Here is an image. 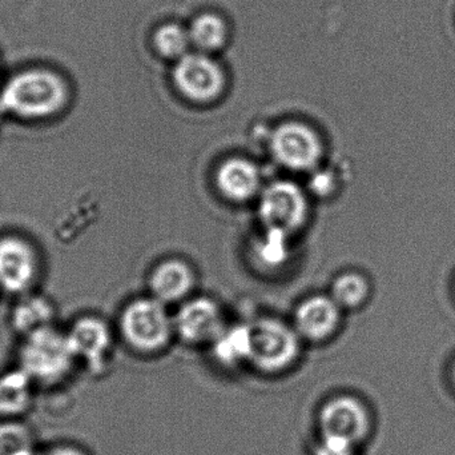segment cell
I'll use <instances>...</instances> for the list:
<instances>
[{
    "instance_id": "1",
    "label": "cell",
    "mask_w": 455,
    "mask_h": 455,
    "mask_svg": "<svg viewBox=\"0 0 455 455\" xmlns=\"http://www.w3.org/2000/svg\"><path fill=\"white\" fill-rule=\"evenodd\" d=\"M74 101V88L55 67L32 64L0 82V115L26 125H43L63 117Z\"/></svg>"
},
{
    "instance_id": "2",
    "label": "cell",
    "mask_w": 455,
    "mask_h": 455,
    "mask_svg": "<svg viewBox=\"0 0 455 455\" xmlns=\"http://www.w3.org/2000/svg\"><path fill=\"white\" fill-rule=\"evenodd\" d=\"M19 366L35 385H56L64 381L76 365L67 331L55 325L23 337L18 353Z\"/></svg>"
},
{
    "instance_id": "3",
    "label": "cell",
    "mask_w": 455,
    "mask_h": 455,
    "mask_svg": "<svg viewBox=\"0 0 455 455\" xmlns=\"http://www.w3.org/2000/svg\"><path fill=\"white\" fill-rule=\"evenodd\" d=\"M119 326L125 344L144 354L160 352L175 336L173 317L167 306L154 297L127 305L120 315Z\"/></svg>"
},
{
    "instance_id": "4",
    "label": "cell",
    "mask_w": 455,
    "mask_h": 455,
    "mask_svg": "<svg viewBox=\"0 0 455 455\" xmlns=\"http://www.w3.org/2000/svg\"><path fill=\"white\" fill-rule=\"evenodd\" d=\"M251 326L249 363L257 371L277 374L293 366L301 352V337L277 318H261Z\"/></svg>"
},
{
    "instance_id": "5",
    "label": "cell",
    "mask_w": 455,
    "mask_h": 455,
    "mask_svg": "<svg viewBox=\"0 0 455 455\" xmlns=\"http://www.w3.org/2000/svg\"><path fill=\"white\" fill-rule=\"evenodd\" d=\"M42 274L36 245L15 232L0 235V290L11 296L31 293Z\"/></svg>"
},
{
    "instance_id": "6",
    "label": "cell",
    "mask_w": 455,
    "mask_h": 455,
    "mask_svg": "<svg viewBox=\"0 0 455 455\" xmlns=\"http://www.w3.org/2000/svg\"><path fill=\"white\" fill-rule=\"evenodd\" d=\"M318 427L323 440L357 448L371 437L373 419L363 401L353 395H339L323 403L318 414Z\"/></svg>"
},
{
    "instance_id": "7",
    "label": "cell",
    "mask_w": 455,
    "mask_h": 455,
    "mask_svg": "<svg viewBox=\"0 0 455 455\" xmlns=\"http://www.w3.org/2000/svg\"><path fill=\"white\" fill-rule=\"evenodd\" d=\"M173 82L188 101L211 103L223 93L226 77L221 67L205 53H188L176 63Z\"/></svg>"
},
{
    "instance_id": "8",
    "label": "cell",
    "mask_w": 455,
    "mask_h": 455,
    "mask_svg": "<svg viewBox=\"0 0 455 455\" xmlns=\"http://www.w3.org/2000/svg\"><path fill=\"white\" fill-rule=\"evenodd\" d=\"M307 213L304 191L291 182H275L262 192L259 216L270 232L283 235L294 232L304 223Z\"/></svg>"
},
{
    "instance_id": "9",
    "label": "cell",
    "mask_w": 455,
    "mask_h": 455,
    "mask_svg": "<svg viewBox=\"0 0 455 455\" xmlns=\"http://www.w3.org/2000/svg\"><path fill=\"white\" fill-rule=\"evenodd\" d=\"M270 147L275 159L291 170H310L323 157L320 136L309 126L299 122L278 126L273 133Z\"/></svg>"
},
{
    "instance_id": "10",
    "label": "cell",
    "mask_w": 455,
    "mask_h": 455,
    "mask_svg": "<svg viewBox=\"0 0 455 455\" xmlns=\"http://www.w3.org/2000/svg\"><path fill=\"white\" fill-rule=\"evenodd\" d=\"M175 336L189 345H212L226 330L220 306L210 298L184 302L173 317Z\"/></svg>"
},
{
    "instance_id": "11",
    "label": "cell",
    "mask_w": 455,
    "mask_h": 455,
    "mask_svg": "<svg viewBox=\"0 0 455 455\" xmlns=\"http://www.w3.org/2000/svg\"><path fill=\"white\" fill-rule=\"evenodd\" d=\"M67 336L77 362L84 363L93 373H101L106 369L112 349V333L103 320L93 315L77 318L67 330Z\"/></svg>"
},
{
    "instance_id": "12",
    "label": "cell",
    "mask_w": 455,
    "mask_h": 455,
    "mask_svg": "<svg viewBox=\"0 0 455 455\" xmlns=\"http://www.w3.org/2000/svg\"><path fill=\"white\" fill-rule=\"evenodd\" d=\"M342 312L331 296L309 297L297 306L293 328L305 341H328L339 331Z\"/></svg>"
},
{
    "instance_id": "13",
    "label": "cell",
    "mask_w": 455,
    "mask_h": 455,
    "mask_svg": "<svg viewBox=\"0 0 455 455\" xmlns=\"http://www.w3.org/2000/svg\"><path fill=\"white\" fill-rule=\"evenodd\" d=\"M194 288V272L186 262L179 259L163 262L149 278L152 297L165 306L183 302Z\"/></svg>"
},
{
    "instance_id": "14",
    "label": "cell",
    "mask_w": 455,
    "mask_h": 455,
    "mask_svg": "<svg viewBox=\"0 0 455 455\" xmlns=\"http://www.w3.org/2000/svg\"><path fill=\"white\" fill-rule=\"evenodd\" d=\"M216 182L221 194L228 199L243 202L259 191V171L251 160L232 158L220 166Z\"/></svg>"
},
{
    "instance_id": "15",
    "label": "cell",
    "mask_w": 455,
    "mask_h": 455,
    "mask_svg": "<svg viewBox=\"0 0 455 455\" xmlns=\"http://www.w3.org/2000/svg\"><path fill=\"white\" fill-rule=\"evenodd\" d=\"M55 307L50 299L40 294H24L19 298L11 314L13 330L26 337L40 329L53 325Z\"/></svg>"
},
{
    "instance_id": "16",
    "label": "cell",
    "mask_w": 455,
    "mask_h": 455,
    "mask_svg": "<svg viewBox=\"0 0 455 455\" xmlns=\"http://www.w3.org/2000/svg\"><path fill=\"white\" fill-rule=\"evenodd\" d=\"M34 382L20 369L0 376V417L15 418L28 410L34 397Z\"/></svg>"
},
{
    "instance_id": "17",
    "label": "cell",
    "mask_w": 455,
    "mask_h": 455,
    "mask_svg": "<svg viewBox=\"0 0 455 455\" xmlns=\"http://www.w3.org/2000/svg\"><path fill=\"white\" fill-rule=\"evenodd\" d=\"M216 360L226 366L249 363L251 357V326L237 325L226 328L211 345Z\"/></svg>"
},
{
    "instance_id": "18",
    "label": "cell",
    "mask_w": 455,
    "mask_h": 455,
    "mask_svg": "<svg viewBox=\"0 0 455 455\" xmlns=\"http://www.w3.org/2000/svg\"><path fill=\"white\" fill-rule=\"evenodd\" d=\"M329 296L342 310H357L368 302L371 283L360 272H344L334 280Z\"/></svg>"
},
{
    "instance_id": "19",
    "label": "cell",
    "mask_w": 455,
    "mask_h": 455,
    "mask_svg": "<svg viewBox=\"0 0 455 455\" xmlns=\"http://www.w3.org/2000/svg\"><path fill=\"white\" fill-rule=\"evenodd\" d=\"M192 45L202 53L220 50L228 39V28L223 18L216 13H202L196 16L188 28Z\"/></svg>"
},
{
    "instance_id": "20",
    "label": "cell",
    "mask_w": 455,
    "mask_h": 455,
    "mask_svg": "<svg viewBox=\"0 0 455 455\" xmlns=\"http://www.w3.org/2000/svg\"><path fill=\"white\" fill-rule=\"evenodd\" d=\"M154 42L160 55L178 61L188 53L189 45H192L188 29L175 23L160 27L155 34Z\"/></svg>"
},
{
    "instance_id": "21",
    "label": "cell",
    "mask_w": 455,
    "mask_h": 455,
    "mask_svg": "<svg viewBox=\"0 0 455 455\" xmlns=\"http://www.w3.org/2000/svg\"><path fill=\"white\" fill-rule=\"evenodd\" d=\"M0 455H37L31 433L15 421L0 424Z\"/></svg>"
},
{
    "instance_id": "22",
    "label": "cell",
    "mask_w": 455,
    "mask_h": 455,
    "mask_svg": "<svg viewBox=\"0 0 455 455\" xmlns=\"http://www.w3.org/2000/svg\"><path fill=\"white\" fill-rule=\"evenodd\" d=\"M37 455H88L82 449L69 443H58V445L50 446L44 451H37Z\"/></svg>"
},
{
    "instance_id": "23",
    "label": "cell",
    "mask_w": 455,
    "mask_h": 455,
    "mask_svg": "<svg viewBox=\"0 0 455 455\" xmlns=\"http://www.w3.org/2000/svg\"><path fill=\"white\" fill-rule=\"evenodd\" d=\"M451 382H453V386H454V389H455V360L453 361V363H451Z\"/></svg>"
},
{
    "instance_id": "24",
    "label": "cell",
    "mask_w": 455,
    "mask_h": 455,
    "mask_svg": "<svg viewBox=\"0 0 455 455\" xmlns=\"http://www.w3.org/2000/svg\"><path fill=\"white\" fill-rule=\"evenodd\" d=\"M0 82H2V77H0Z\"/></svg>"
}]
</instances>
